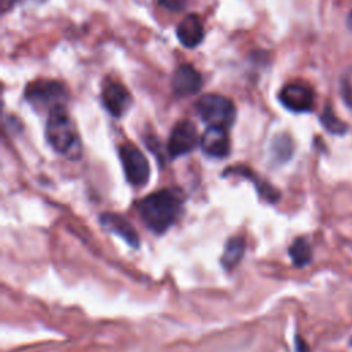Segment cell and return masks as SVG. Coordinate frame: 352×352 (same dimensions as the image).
Wrapping results in <instances>:
<instances>
[{
	"instance_id": "cell-18",
	"label": "cell",
	"mask_w": 352,
	"mask_h": 352,
	"mask_svg": "<svg viewBox=\"0 0 352 352\" xmlns=\"http://www.w3.org/2000/svg\"><path fill=\"white\" fill-rule=\"evenodd\" d=\"M160 4L169 11H180L184 8V0H160Z\"/></svg>"
},
{
	"instance_id": "cell-10",
	"label": "cell",
	"mask_w": 352,
	"mask_h": 352,
	"mask_svg": "<svg viewBox=\"0 0 352 352\" xmlns=\"http://www.w3.org/2000/svg\"><path fill=\"white\" fill-rule=\"evenodd\" d=\"M99 220L104 230L122 238L131 248L133 249L139 248L140 245L139 235L136 230L132 227V224L124 216L118 213H102Z\"/></svg>"
},
{
	"instance_id": "cell-11",
	"label": "cell",
	"mask_w": 352,
	"mask_h": 352,
	"mask_svg": "<svg viewBox=\"0 0 352 352\" xmlns=\"http://www.w3.org/2000/svg\"><path fill=\"white\" fill-rule=\"evenodd\" d=\"M202 87L201 73L191 65H182L176 69L172 78V88L177 96H190Z\"/></svg>"
},
{
	"instance_id": "cell-9",
	"label": "cell",
	"mask_w": 352,
	"mask_h": 352,
	"mask_svg": "<svg viewBox=\"0 0 352 352\" xmlns=\"http://www.w3.org/2000/svg\"><path fill=\"white\" fill-rule=\"evenodd\" d=\"M202 151L212 158H224L230 153V138L227 128L208 126L199 140Z\"/></svg>"
},
{
	"instance_id": "cell-5",
	"label": "cell",
	"mask_w": 352,
	"mask_h": 352,
	"mask_svg": "<svg viewBox=\"0 0 352 352\" xmlns=\"http://www.w3.org/2000/svg\"><path fill=\"white\" fill-rule=\"evenodd\" d=\"M120 158L126 180L133 187H143L150 179V164L144 154L133 144H122L120 147Z\"/></svg>"
},
{
	"instance_id": "cell-19",
	"label": "cell",
	"mask_w": 352,
	"mask_h": 352,
	"mask_svg": "<svg viewBox=\"0 0 352 352\" xmlns=\"http://www.w3.org/2000/svg\"><path fill=\"white\" fill-rule=\"evenodd\" d=\"M296 346H297V352H308V346L307 344L301 340V338H296Z\"/></svg>"
},
{
	"instance_id": "cell-1",
	"label": "cell",
	"mask_w": 352,
	"mask_h": 352,
	"mask_svg": "<svg viewBox=\"0 0 352 352\" xmlns=\"http://www.w3.org/2000/svg\"><path fill=\"white\" fill-rule=\"evenodd\" d=\"M183 202L184 195L182 190L164 188L140 199L136 204V209L150 231L164 234L176 221Z\"/></svg>"
},
{
	"instance_id": "cell-3",
	"label": "cell",
	"mask_w": 352,
	"mask_h": 352,
	"mask_svg": "<svg viewBox=\"0 0 352 352\" xmlns=\"http://www.w3.org/2000/svg\"><path fill=\"white\" fill-rule=\"evenodd\" d=\"M197 114L209 126L228 128L234 124L236 110L228 98L219 94L202 95L197 104Z\"/></svg>"
},
{
	"instance_id": "cell-14",
	"label": "cell",
	"mask_w": 352,
	"mask_h": 352,
	"mask_svg": "<svg viewBox=\"0 0 352 352\" xmlns=\"http://www.w3.org/2000/svg\"><path fill=\"white\" fill-rule=\"evenodd\" d=\"M289 256L293 261V264L298 268L305 267L312 260V249L307 239L297 238L293 241V243L289 246Z\"/></svg>"
},
{
	"instance_id": "cell-6",
	"label": "cell",
	"mask_w": 352,
	"mask_h": 352,
	"mask_svg": "<svg viewBox=\"0 0 352 352\" xmlns=\"http://www.w3.org/2000/svg\"><path fill=\"white\" fill-rule=\"evenodd\" d=\"M201 138H198V132L195 125L188 120L179 121L169 136L168 140V153L172 158L184 155L191 153L199 143Z\"/></svg>"
},
{
	"instance_id": "cell-12",
	"label": "cell",
	"mask_w": 352,
	"mask_h": 352,
	"mask_svg": "<svg viewBox=\"0 0 352 352\" xmlns=\"http://www.w3.org/2000/svg\"><path fill=\"white\" fill-rule=\"evenodd\" d=\"M204 26L198 15L188 14L183 18V21L177 25L176 36L183 47L194 48L201 44L204 40Z\"/></svg>"
},
{
	"instance_id": "cell-4",
	"label": "cell",
	"mask_w": 352,
	"mask_h": 352,
	"mask_svg": "<svg viewBox=\"0 0 352 352\" xmlns=\"http://www.w3.org/2000/svg\"><path fill=\"white\" fill-rule=\"evenodd\" d=\"M25 98L29 103L38 109H48V113L56 107H63L67 99V92L63 84L55 80H37L32 82Z\"/></svg>"
},
{
	"instance_id": "cell-2",
	"label": "cell",
	"mask_w": 352,
	"mask_h": 352,
	"mask_svg": "<svg viewBox=\"0 0 352 352\" xmlns=\"http://www.w3.org/2000/svg\"><path fill=\"white\" fill-rule=\"evenodd\" d=\"M45 138L51 147L69 158H78L81 153L77 128L65 107H56L48 113Z\"/></svg>"
},
{
	"instance_id": "cell-17",
	"label": "cell",
	"mask_w": 352,
	"mask_h": 352,
	"mask_svg": "<svg viewBox=\"0 0 352 352\" xmlns=\"http://www.w3.org/2000/svg\"><path fill=\"white\" fill-rule=\"evenodd\" d=\"M341 95L344 102L352 107V66L341 78Z\"/></svg>"
},
{
	"instance_id": "cell-15",
	"label": "cell",
	"mask_w": 352,
	"mask_h": 352,
	"mask_svg": "<svg viewBox=\"0 0 352 352\" xmlns=\"http://www.w3.org/2000/svg\"><path fill=\"white\" fill-rule=\"evenodd\" d=\"M271 151H272V157L276 161H279V162L287 161L293 154V142H292V139L287 135L276 136L272 142Z\"/></svg>"
},
{
	"instance_id": "cell-13",
	"label": "cell",
	"mask_w": 352,
	"mask_h": 352,
	"mask_svg": "<svg viewBox=\"0 0 352 352\" xmlns=\"http://www.w3.org/2000/svg\"><path fill=\"white\" fill-rule=\"evenodd\" d=\"M245 238L243 236H232L227 241L224 246V252L221 254V264L226 270H232L243 257L245 253Z\"/></svg>"
},
{
	"instance_id": "cell-7",
	"label": "cell",
	"mask_w": 352,
	"mask_h": 352,
	"mask_svg": "<svg viewBox=\"0 0 352 352\" xmlns=\"http://www.w3.org/2000/svg\"><path fill=\"white\" fill-rule=\"evenodd\" d=\"M279 102L290 111L307 113L314 107L315 95L311 87L302 82H289L279 92Z\"/></svg>"
},
{
	"instance_id": "cell-8",
	"label": "cell",
	"mask_w": 352,
	"mask_h": 352,
	"mask_svg": "<svg viewBox=\"0 0 352 352\" xmlns=\"http://www.w3.org/2000/svg\"><path fill=\"white\" fill-rule=\"evenodd\" d=\"M100 96L106 110L114 117L124 116L132 103L131 94L126 91V88L113 80H107L103 84Z\"/></svg>"
},
{
	"instance_id": "cell-20",
	"label": "cell",
	"mask_w": 352,
	"mask_h": 352,
	"mask_svg": "<svg viewBox=\"0 0 352 352\" xmlns=\"http://www.w3.org/2000/svg\"><path fill=\"white\" fill-rule=\"evenodd\" d=\"M346 23H348V28L352 30V11L349 12V15L346 18Z\"/></svg>"
},
{
	"instance_id": "cell-16",
	"label": "cell",
	"mask_w": 352,
	"mask_h": 352,
	"mask_svg": "<svg viewBox=\"0 0 352 352\" xmlns=\"http://www.w3.org/2000/svg\"><path fill=\"white\" fill-rule=\"evenodd\" d=\"M320 122L322 125L330 132V133H334V135H342L345 133L346 131V125L333 113L331 107L330 106H326L320 114Z\"/></svg>"
}]
</instances>
